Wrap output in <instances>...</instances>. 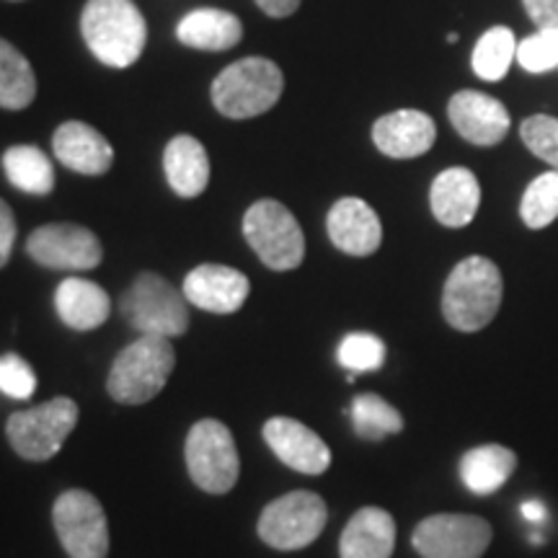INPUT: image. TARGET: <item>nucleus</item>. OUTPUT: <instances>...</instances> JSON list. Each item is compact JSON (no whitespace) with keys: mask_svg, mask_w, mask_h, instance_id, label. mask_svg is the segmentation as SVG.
Returning <instances> with one entry per match:
<instances>
[{"mask_svg":"<svg viewBox=\"0 0 558 558\" xmlns=\"http://www.w3.org/2000/svg\"><path fill=\"white\" fill-rule=\"evenodd\" d=\"M52 525L70 558L109 556L107 512L86 488H70L60 494L52 507Z\"/></svg>","mask_w":558,"mask_h":558,"instance_id":"9d476101","label":"nucleus"},{"mask_svg":"<svg viewBox=\"0 0 558 558\" xmlns=\"http://www.w3.org/2000/svg\"><path fill=\"white\" fill-rule=\"evenodd\" d=\"M5 177L16 190L47 197L54 190V166L34 145H13L3 156Z\"/></svg>","mask_w":558,"mask_h":558,"instance_id":"393cba45","label":"nucleus"},{"mask_svg":"<svg viewBox=\"0 0 558 558\" xmlns=\"http://www.w3.org/2000/svg\"><path fill=\"white\" fill-rule=\"evenodd\" d=\"M264 442L284 465L305 476H320L329 471L331 450L311 427L290 416H271L262 429Z\"/></svg>","mask_w":558,"mask_h":558,"instance_id":"ddd939ff","label":"nucleus"},{"mask_svg":"<svg viewBox=\"0 0 558 558\" xmlns=\"http://www.w3.org/2000/svg\"><path fill=\"white\" fill-rule=\"evenodd\" d=\"M120 311L140 337H184L190 329V300L156 271L137 275L120 300Z\"/></svg>","mask_w":558,"mask_h":558,"instance_id":"20e7f679","label":"nucleus"},{"mask_svg":"<svg viewBox=\"0 0 558 558\" xmlns=\"http://www.w3.org/2000/svg\"><path fill=\"white\" fill-rule=\"evenodd\" d=\"M54 311L73 331H94L111 316V298L101 284L83 277L62 279L54 290Z\"/></svg>","mask_w":558,"mask_h":558,"instance_id":"aec40b11","label":"nucleus"},{"mask_svg":"<svg viewBox=\"0 0 558 558\" xmlns=\"http://www.w3.org/2000/svg\"><path fill=\"white\" fill-rule=\"evenodd\" d=\"M26 254L39 267L54 271H88L99 267L104 251L94 230L75 222H50L29 235Z\"/></svg>","mask_w":558,"mask_h":558,"instance_id":"f8f14e48","label":"nucleus"},{"mask_svg":"<svg viewBox=\"0 0 558 558\" xmlns=\"http://www.w3.org/2000/svg\"><path fill=\"white\" fill-rule=\"evenodd\" d=\"M284 75L267 58H243L213 81V104L228 120H251L282 99Z\"/></svg>","mask_w":558,"mask_h":558,"instance_id":"39448f33","label":"nucleus"},{"mask_svg":"<svg viewBox=\"0 0 558 558\" xmlns=\"http://www.w3.org/2000/svg\"><path fill=\"white\" fill-rule=\"evenodd\" d=\"M329 239L349 256H373L383 243V226L378 213L365 199L344 197L329 209L326 218Z\"/></svg>","mask_w":558,"mask_h":558,"instance_id":"dca6fc26","label":"nucleus"},{"mask_svg":"<svg viewBox=\"0 0 558 558\" xmlns=\"http://www.w3.org/2000/svg\"><path fill=\"white\" fill-rule=\"evenodd\" d=\"M429 205L439 226L445 228H465L473 222L481 205V186L476 173L452 166L445 169L432 181Z\"/></svg>","mask_w":558,"mask_h":558,"instance_id":"6ab92c4d","label":"nucleus"},{"mask_svg":"<svg viewBox=\"0 0 558 558\" xmlns=\"http://www.w3.org/2000/svg\"><path fill=\"white\" fill-rule=\"evenodd\" d=\"M52 150L65 169L83 173V177H101L114 163V150H111L109 140L96 128L78 120L62 122L54 130Z\"/></svg>","mask_w":558,"mask_h":558,"instance_id":"a211bd4d","label":"nucleus"},{"mask_svg":"<svg viewBox=\"0 0 558 558\" xmlns=\"http://www.w3.org/2000/svg\"><path fill=\"white\" fill-rule=\"evenodd\" d=\"M329 509L316 492H290L262 509L259 538L277 550H300L324 533Z\"/></svg>","mask_w":558,"mask_h":558,"instance_id":"1a4fd4ad","label":"nucleus"},{"mask_svg":"<svg viewBox=\"0 0 558 558\" xmlns=\"http://www.w3.org/2000/svg\"><path fill=\"white\" fill-rule=\"evenodd\" d=\"M352 427L360 439L378 442L388 435H399L403 429V416L378 393H357L352 399Z\"/></svg>","mask_w":558,"mask_h":558,"instance_id":"cd10ccee","label":"nucleus"},{"mask_svg":"<svg viewBox=\"0 0 558 558\" xmlns=\"http://www.w3.org/2000/svg\"><path fill=\"white\" fill-rule=\"evenodd\" d=\"M163 171L179 197L194 199L209 184V158L205 145L192 135H177L163 150Z\"/></svg>","mask_w":558,"mask_h":558,"instance_id":"4be33fe9","label":"nucleus"},{"mask_svg":"<svg viewBox=\"0 0 558 558\" xmlns=\"http://www.w3.org/2000/svg\"><path fill=\"white\" fill-rule=\"evenodd\" d=\"M177 37L192 50L226 52L243 39V24L230 11L197 9L179 21Z\"/></svg>","mask_w":558,"mask_h":558,"instance_id":"5701e85b","label":"nucleus"},{"mask_svg":"<svg viewBox=\"0 0 558 558\" xmlns=\"http://www.w3.org/2000/svg\"><path fill=\"white\" fill-rule=\"evenodd\" d=\"M186 471L194 486L202 492L228 494L241 476V458L235 450V439L226 424L218 418H202L186 435L184 445Z\"/></svg>","mask_w":558,"mask_h":558,"instance_id":"6e6552de","label":"nucleus"},{"mask_svg":"<svg viewBox=\"0 0 558 558\" xmlns=\"http://www.w3.org/2000/svg\"><path fill=\"white\" fill-rule=\"evenodd\" d=\"M396 548V520L380 507H362L349 518L339 538L341 558H390Z\"/></svg>","mask_w":558,"mask_h":558,"instance_id":"412c9836","label":"nucleus"},{"mask_svg":"<svg viewBox=\"0 0 558 558\" xmlns=\"http://www.w3.org/2000/svg\"><path fill=\"white\" fill-rule=\"evenodd\" d=\"M505 282L497 264L469 256L450 271L442 290V316L456 331L476 333L497 318Z\"/></svg>","mask_w":558,"mask_h":558,"instance_id":"f257e3e1","label":"nucleus"},{"mask_svg":"<svg viewBox=\"0 0 558 558\" xmlns=\"http://www.w3.org/2000/svg\"><path fill=\"white\" fill-rule=\"evenodd\" d=\"M522 518L530 520V522H543L546 520V507L541 505V501H525V505L520 507Z\"/></svg>","mask_w":558,"mask_h":558,"instance_id":"e433bc0d","label":"nucleus"},{"mask_svg":"<svg viewBox=\"0 0 558 558\" xmlns=\"http://www.w3.org/2000/svg\"><path fill=\"white\" fill-rule=\"evenodd\" d=\"M518 469V456L505 445H478L460 458V481L476 497L499 492Z\"/></svg>","mask_w":558,"mask_h":558,"instance_id":"b1692460","label":"nucleus"},{"mask_svg":"<svg viewBox=\"0 0 558 558\" xmlns=\"http://www.w3.org/2000/svg\"><path fill=\"white\" fill-rule=\"evenodd\" d=\"M522 143L527 145V150L535 158L546 160L558 171V120L548 114H535L527 117L520 128Z\"/></svg>","mask_w":558,"mask_h":558,"instance_id":"7c9ffc66","label":"nucleus"},{"mask_svg":"<svg viewBox=\"0 0 558 558\" xmlns=\"http://www.w3.org/2000/svg\"><path fill=\"white\" fill-rule=\"evenodd\" d=\"M520 218L527 228L543 230L558 218V171L541 173L522 194Z\"/></svg>","mask_w":558,"mask_h":558,"instance_id":"c85d7f7f","label":"nucleus"},{"mask_svg":"<svg viewBox=\"0 0 558 558\" xmlns=\"http://www.w3.org/2000/svg\"><path fill=\"white\" fill-rule=\"evenodd\" d=\"M34 390H37V375L29 362L19 354H0V393L9 396V399L26 401L32 399Z\"/></svg>","mask_w":558,"mask_h":558,"instance_id":"2f4dec72","label":"nucleus"},{"mask_svg":"<svg viewBox=\"0 0 558 558\" xmlns=\"http://www.w3.org/2000/svg\"><path fill=\"white\" fill-rule=\"evenodd\" d=\"M81 34L94 58L109 68H130L148 41V24L132 0H88Z\"/></svg>","mask_w":558,"mask_h":558,"instance_id":"f03ea898","label":"nucleus"},{"mask_svg":"<svg viewBox=\"0 0 558 558\" xmlns=\"http://www.w3.org/2000/svg\"><path fill=\"white\" fill-rule=\"evenodd\" d=\"M518 62L527 73H548L558 68V39L550 32H535L518 45Z\"/></svg>","mask_w":558,"mask_h":558,"instance_id":"473e14b6","label":"nucleus"},{"mask_svg":"<svg viewBox=\"0 0 558 558\" xmlns=\"http://www.w3.org/2000/svg\"><path fill=\"white\" fill-rule=\"evenodd\" d=\"M448 41H450V45H456V41H458V34H456V32L448 34Z\"/></svg>","mask_w":558,"mask_h":558,"instance_id":"4c0bfd02","label":"nucleus"},{"mask_svg":"<svg viewBox=\"0 0 558 558\" xmlns=\"http://www.w3.org/2000/svg\"><path fill=\"white\" fill-rule=\"evenodd\" d=\"M522 5L535 29L558 34V0H522Z\"/></svg>","mask_w":558,"mask_h":558,"instance_id":"72a5a7b5","label":"nucleus"},{"mask_svg":"<svg viewBox=\"0 0 558 558\" xmlns=\"http://www.w3.org/2000/svg\"><path fill=\"white\" fill-rule=\"evenodd\" d=\"M512 60H518V41H514L512 29L494 26L473 47L471 68L481 81L497 83L509 73Z\"/></svg>","mask_w":558,"mask_h":558,"instance_id":"bb28decb","label":"nucleus"},{"mask_svg":"<svg viewBox=\"0 0 558 558\" xmlns=\"http://www.w3.org/2000/svg\"><path fill=\"white\" fill-rule=\"evenodd\" d=\"M422 558H481L492 546V525L478 514H432L411 533Z\"/></svg>","mask_w":558,"mask_h":558,"instance_id":"9b49d317","label":"nucleus"},{"mask_svg":"<svg viewBox=\"0 0 558 558\" xmlns=\"http://www.w3.org/2000/svg\"><path fill=\"white\" fill-rule=\"evenodd\" d=\"M243 235L264 267L271 271H292L305 259L303 228L277 199H259L246 209Z\"/></svg>","mask_w":558,"mask_h":558,"instance_id":"0eeeda50","label":"nucleus"},{"mask_svg":"<svg viewBox=\"0 0 558 558\" xmlns=\"http://www.w3.org/2000/svg\"><path fill=\"white\" fill-rule=\"evenodd\" d=\"M177 367V349L171 339L137 337L111 362L107 390L117 403L140 407L156 399Z\"/></svg>","mask_w":558,"mask_h":558,"instance_id":"7ed1b4c3","label":"nucleus"},{"mask_svg":"<svg viewBox=\"0 0 558 558\" xmlns=\"http://www.w3.org/2000/svg\"><path fill=\"white\" fill-rule=\"evenodd\" d=\"M37 96V75L32 62L11 41L0 37V109L21 111Z\"/></svg>","mask_w":558,"mask_h":558,"instance_id":"a878e982","label":"nucleus"},{"mask_svg":"<svg viewBox=\"0 0 558 558\" xmlns=\"http://www.w3.org/2000/svg\"><path fill=\"white\" fill-rule=\"evenodd\" d=\"M556 39H558V34H556Z\"/></svg>","mask_w":558,"mask_h":558,"instance_id":"58836bf2","label":"nucleus"},{"mask_svg":"<svg viewBox=\"0 0 558 558\" xmlns=\"http://www.w3.org/2000/svg\"><path fill=\"white\" fill-rule=\"evenodd\" d=\"M437 140V128L429 114L416 109H399L380 117L373 124V143L383 156L396 160L418 158L432 150Z\"/></svg>","mask_w":558,"mask_h":558,"instance_id":"f3484780","label":"nucleus"},{"mask_svg":"<svg viewBox=\"0 0 558 558\" xmlns=\"http://www.w3.org/2000/svg\"><path fill=\"white\" fill-rule=\"evenodd\" d=\"M254 3L271 19L292 16L300 9V0H254Z\"/></svg>","mask_w":558,"mask_h":558,"instance_id":"c9c22d12","label":"nucleus"},{"mask_svg":"<svg viewBox=\"0 0 558 558\" xmlns=\"http://www.w3.org/2000/svg\"><path fill=\"white\" fill-rule=\"evenodd\" d=\"M181 290L194 308L228 316L246 303L251 282L243 271L226 264H199L186 275Z\"/></svg>","mask_w":558,"mask_h":558,"instance_id":"4468645a","label":"nucleus"},{"mask_svg":"<svg viewBox=\"0 0 558 558\" xmlns=\"http://www.w3.org/2000/svg\"><path fill=\"white\" fill-rule=\"evenodd\" d=\"M452 128L473 145H499L509 132V111L505 104L481 90H460L448 104Z\"/></svg>","mask_w":558,"mask_h":558,"instance_id":"2eb2a0df","label":"nucleus"},{"mask_svg":"<svg viewBox=\"0 0 558 558\" xmlns=\"http://www.w3.org/2000/svg\"><path fill=\"white\" fill-rule=\"evenodd\" d=\"M13 243H16V218L9 202L0 199V269L5 267L13 254Z\"/></svg>","mask_w":558,"mask_h":558,"instance_id":"f704fd0d","label":"nucleus"},{"mask_svg":"<svg viewBox=\"0 0 558 558\" xmlns=\"http://www.w3.org/2000/svg\"><path fill=\"white\" fill-rule=\"evenodd\" d=\"M337 360L349 373H375L386 365V344L380 337L367 331L347 333L339 344Z\"/></svg>","mask_w":558,"mask_h":558,"instance_id":"c756f323","label":"nucleus"},{"mask_svg":"<svg viewBox=\"0 0 558 558\" xmlns=\"http://www.w3.org/2000/svg\"><path fill=\"white\" fill-rule=\"evenodd\" d=\"M78 403L68 396H58L34 409L13 411L5 422V437L19 458L45 463L62 450L78 424Z\"/></svg>","mask_w":558,"mask_h":558,"instance_id":"423d86ee","label":"nucleus"}]
</instances>
